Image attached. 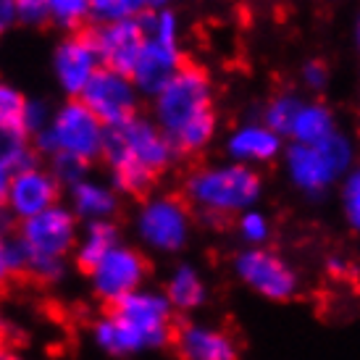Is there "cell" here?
I'll return each instance as SVG.
<instances>
[{"mask_svg": "<svg viewBox=\"0 0 360 360\" xmlns=\"http://www.w3.org/2000/svg\"><path fill=\"white\" fill-rule=\"evenodd\" d=\"M176 331V310L163 290H142L110 305L92 323V342L108 358H131L169 347Z\"/></svg>", "mask_w": 360, "mask_h": 360, "instance_id": "1", "label": "cell"}, {"mask_svg": "<svg viewBox=\"0 0 360 360\" xmlns=\"http://www.w3.org/2000/svg\"><path fill=\"white\" fill-rule=\"evenodd\" d=\"M176 148L153 116H134L105 131L103 163L113 190L124 198H150L155 179L176 160Z\"/></svg>", "mask_w": 360, "mask_h": 360, "instance_id": "2", "label": "cell"}, {"mask_svg": "<svg viewBox=\"0 0 360 360\" xmlns=\"http://www.w3.org/2000/svg\"><path fill=\"white\" fill-rule=\"evenodd\" d=\"M153 119L176 153L205 150L216 134L213 87L200 66L184 63L176 77L153 98Z\"/></svg>", "mask_w": 360, "mask_h": 360, "instance_id": "3", "label": "cell"}, {"mask_svg": "<svg viewBox=\"0 0 360 360\" xmlns=\"http://www.w3.org/2000/svg\"><path fill=\"white\" fill-rule=\"evenodd\" d=\"M79 231L82 221L63 202L53 205L51 210H42L40 216L19 221L16 240L27 258L24 276L40 284H58L66 276V263L74 255Z\"/></svg>", "mask_w": 360, "mask_h": 360, "instance_id": "4", "label": "cell"}, {"mask_svg": "<svg viewBox=\"0 0 360 360\" xmlns=\"http://www.w3.org/2000/svg\"><path fill=\"white\" fill-rule=\"evenodd\" d=\"M260 198V176L245 163H216L187 174L184 200L208 219L245 213Z\"/></svg>", "mask_w": 360, "mask_h": 360, "instance_id": "5", "label": "cell"}, {"mask_svg": "<svg viewBox=\"0 0 360 360\" xmlns=\"http://www.w3.org/2000/svg\"><path fill=\"white\" fill-rule=\"evenodd\" d=\"M145 24V51H142L131 82L140 90L142 98H155L166 84H169L176 71L184 66L181 56V24L176 11H145L142 13Z\"/></svg>", "mask_w": 360, "mask_h": 360, "instance_id": "6", "label": "cell"}, {"mask_svg": "<svg viewBox=\"0 0 360 360\" xmlns=\"http://www.w3.org/2000/svg\"><path fill=\"white\" fill-rule=\"evenodd\" d=\"M108 127L92 113L79 98L63 101L53 113V121L34 137V150L42 158L71 155L84 163H95L103 158Z\"/></svg>", "mask_w": 360, "mask_h": 360, "instance_id": "7", "label": "cell"}, {"mask_svg": "<svg viewBox=\"0 0 360 360\" xmlns=\"http://www.w3.org/2000/svg\"><path fill=\"white\" fill-rule=\"evenodd\" d=\"M134 234L142 248L160 255L184 250L192 234L190 202L176 195H150L134 213Z\"/></svg>", "mask_w": 360, "mask_h": 360, "instance_id": "8", "label": "cell"}, {"mask_svg": "<svg viewBox=\"0 0 360 360\" xmlns=\"http://www.w3.org/2000/svg\"><path fill=\"white\" fill-rule=\"evenodd\" d=\"M350 160L352 148L342 134H331L329 140L316 142V145L295 142L287 153L292 181L305 192L326 190L331 181L345 174Z\"/></svg>", "mask_w": 360, "mask_h": 360, "instance_id": "9", "label": "cell"}, {"mask_svg": "<svg viewBox=\"0 0 360 360\" xmlns=\"http://www.w3.org/2000/svg\"><path fill=\"white\" fill-rule=\"evenodd\" d=\"M150 274V263L137 248H131L127 242H121L116 250H110L105 258L87 274L92 295L103 305H116L127 295L145 287Z\"/></svg>", "mask_w": 360, "mask_h": 360, "instance_id": "10", "label": "cell"}, {"mask_svg": "<svg viewBox=\"0 0 360 360\" xmlns=\"http://www.w3.org/2000/svg\"><path fill=\"white\" fill-rule=\"evenodd\" d=\"M103 69L101 56L95 51L90 32H74L63 34L51 56V71L58 90L66 95V101L82 98L92 77Z\"/></svg>", "mask_w": 360, "mask_h": 360, "instance_id": "11", "label": "cell"}, {"mask_svg": "<svg viewBox=\"0 0 360 360\" xmlns=\"http://www.w3.org/2000/svg\"><path fill=\"white\" fill-rule=\"evenodd\" d=\"M79 101L110 129V127H119V124L134 119L140 113L142 95L134 87L129 74H121V71L103 66L92 77L87 90L82 92Z\"/></svg>", "mask_w": 360, "mask_h": 360, "instance_id": "12", "label": "cell"}, {"mask_svg": "<svg viewBox=\"0 0 360 360\" xmlns=\"http://www.w3.org/2000/svg\"><path fill=\"white\" fill-rule=\"evenodd\" d=\"M60 192H63V187L53 176V171L48 166L34 163V166H27L11 176L3 210L19 224V221L40 216L42 210H51L53 205H58Z\"/></svg>", "mask_w": 360, "mask_h": 360, "instance_id": "13", "label": "cell"}, {"mask_svg": "<svg viewBox=\"0 0 360 360\" xmlns=\"http://www.w3.org/2000/svg\"><path fill=\"white\" fill-rule=\"evenodd\" d=\"M90 37L95 42V51L101 56L103 66L129 74V77L134 74V66H137V60L145 51V40H148L142 16L95 24L90 30Z\"/></svg>", "mask_w": 360, "mask_h": 360, "instance_id": "14", "label": "cell"}, {"mask_svg": "<svg viewBox=\"0 0 360 360\" xmlns=\"http://www.w3.org/2000/svg\"><path fill=\"white\" fill-rule=\"evenodd\" d=\"M234 271L250 290L269 300H287L292 297V292L297 290L295 274L287 269V263L279 255L269 250L250 248V250L240 252L234 258Z\"/></svg>", "mask_w": 360, "mask_h": 360, "instance_id": "15", "label": "cell"}, {"mask_svg": "<svg viewBox=\"0 0 360 360\" xmlns=\"http://www.w3.org/2000/svg\"><path fill=\"white\" fill-rule=\"evenodd\" d=\"M171 347L179 360H240V347L231 334L205 323H179Z\"/></svg>", "mask_w": 360, "mask_h": 360, "instance_id": "16", "label": "cell"}, {"mask_svg": "<svg viewBox=\"0 0 360 360\" xmlns=\"http://www.w3.org/2000/svg\"><path fill=\"white\" fill-rule=\"evenodd\" d=\"M66 192H69V208L74 210V216L82 224H90V221H113V216L119 213L121 195L113 190V184H108V181L87 176L79 184L69 187Z\"/></svg>", "mask_w": 360, "mask_h": 360, "instance_id": "17", "label": "cell"}, {"mask_svg": "<svg viewBox=\"0 0 360 360\" xmlns=\"http://www.w3.org/2000/svg\"><path fill=\"white\" fill-rule=\"evenodd\" d=\"M281 137L276 131H271L266 124H242L229 134L226 140V153L234 163H263L279 155Z\"/></svg>", "mask_w": 360, "mask_h": 360, "instance_id": "18", "label": "cell"}, {"mask_svg": "<svg viewBox=\"0 0 360 360\" xmlns=\"http://www.w3.org/2000/svg\"><path fill=\"white\" fill-rule=\"evenodd\" d=\"M121 245V229L116 221H90L82 224L79 240L74 248V263L77 269L90 274L110 250Z\"/></svg>", "mask_w": 360, "mask_h": 360, "instance_id": "19", "label": "cell"}, {"mask_svg": "<svg viewBox=\"0 0 360 360\" xmlns=\"http://www.w3.org/2000/svg\"><path fill=\"white\" fill-rule=\"evenodd\" d=\"M163 292H166L171 308L176 310V313H192V310L200 308L205 297H208L202 276L198 274V269H192L187 263H181V266L171 271Z\"/></svg>", "mask_w": 360, "mask_h": 360, "instance_id": "20", "label": "cell"}, {"mask_svg": "<svg viewBox=\"0 0 360 360\" xmlns=\"http://www.w3.org/2000/svg\"><path fill=\"white\" fill-rule=\"evenodd\" d=\"M34 163H37V150H34V140L27 134V129L19 121L0 119V166L16 174Z\"/></svg>", "mask_w": 360, "mask_h": 360, "instance_id": "21", "label": "cell"}, {"mask_svg": "<svg viewBox=\"0 0 360 360\" xmlns=\"http://www.w3.org/2000/svg\"><path fill=\"white\" fill-rule=\"evenodd\" d=\"M331 134H337L334 129V119H331L329 108L323 105H302L300 116L295 121V129H292V137L300 145H316V142L329 140Z\"/></svg>", "mask_w": 360, "mask_h": 360, "instance_id": "22", "label": "cell"}, {"mask_svg": "<svg viewBox=\"0 0 360 360\" xmlns=\"http://www.w3.org/2000/svg\"><path fill=\"white\" fill-rule=\"evenodd\" d=\"M92 19L90 0H48V24L63 30L66 34L79 32Z\"/></svg>", "mask_w": 360, "mask_h": 360, "instance_id": "23", "label": "cell"}, {"mask_svg": "<svg viewBox=\"0 0 360 360\" xmlns=\"http://www.w3.org/2000/svg\"><path fill=\"white\" fill-rule=\"evenodd\" d=\"M305 103L300 98H295V95H279V98H274V101L266 105L263 110V124L269 127L271 131H276V134H290L292 137V129H295V121L300 116V110Z\"/></svg>", "mask_w": 360, "mask_h": 360, "instance_id": "24", "label": "cell"}, {"mask_svg": "<svg viewBox=\"0 0 360 360\" xmlns=\"http://www.w3.org/2000/svg\"><path fill=\"white\" fill-rule=\"evenodd\" d=\"M27 274V258L16 234H8L6 221L0 219V287H6L13 276Z\"/></svg>", "mask_w": 360, "mask_h": 360, "instance_id": "25", "label": "cell"}, {"mask_svg": "<svg viewBox=\"0 0 360 360\" xmlns=\"http://www.w3.org/2000/svg\"><path fill=\"white\" fill-rule=\"evenodd\" d=\"M92 3V19L98 24L121 19H137L145 13L142 0H90Z\"/></svg>", "mask_w": 360, "mask_h": 360, "instance_id": "26", "label": "cell"}, {"mask_svg": "<svg viewBox=\"0 0 360 360\" xmlns=\"http://www.w3.org/2000/svg\"><path fill=\"white\" fill-rule=\"evenodd\" d=\"M53 113H56V108H51V103L45 101V98H27L24 110H21L19 116V124L27 129V134H30L32 140H34L53 121Z\"/></svg>", "mask_w": 360, "mask_h": 360, "instance_id": "27", "label": "cell"}, {"mask_svg": "<svg viewBox=\"0 0 360 360\" xmlns=\"http://www.w3.org/2000/svg\"><path fill=\"white\" fill-rule=\"evenodd\" d=\"M48 169L53 171V176L60 181L63 190H69L74 184H79L82 179L90 176V163H84L79 158H71V155H56L48 160Z\"/></svg>", "mask_w": 360, "mask_h": 360, "instance_id": "28", "label": "cell"}, {"mask_svg": "<svg viewBox=\"0 0 360 360\" xmlns=\"http://www.w3.org/2000/svg\"><path fill=\"white\" fill-rule=\"evenodd\" d=\"M16 24L24 27H45L48 24V0H13Z\"/></svg>", "mask_w": 360, "mask_h": 360, "instance_id": "29", "label": "cell"}, {"mask_svg": "<svg viewBox=\"0 0 360 360\" xmlns=\"http://www.w3.org/2000/svg\"><path fill=\"white\" fill-rule=\"evenodd\" d=\"M237 229H240L242 240H248L250 245H258V242H263L266 237H269V221H266L263 213H258V210L250 208L240 216Z\"/></svg>", "mask_w": 360, "mask_h": 360, "instance_id": "30", "label": "cell"}, {"mask_svg": "<svg viewBox=\"0 0 360 360\" xmlns=\"http://www.w3.org/2000/svg\"><path fill=\"white\" fill-rule=\"evenodd\" d=\"M24 103H27V95H24L16 84L0 82V119L19 121L21 110H24Z\"/></svg>", "mask_w": 360, "mask_h": 360, "instance_id": "31", "label": "cell"}, {"mask_svg": "<svg viewBox=\"0 0 360 360\" xmlns=\"http://www.w3.org/2000/svg\"><path fill=\"white\" fill-rule=\"evenodd\" d=\"M345 213L352 229L360 231V169L352 171L350 179L345 181Z\"/></svg>", "mask_w": 360, "mask_h": 360, "instance_id": "32", "label": "cell"}, {"mask_svg": "<svg viewBox=\"0 0 360 360\" xmlns=\"http://www.w3.org/2000/svg\"><path fill=\"white\" fill-rule=\"evenodd\" d=\"M326 79H329V71H326V66H323L321 60H310V63H305V69H302V82L308 84L310 90H321V87L326 84Z\"/></svg>", "mask_w": 360, "mask_h": 360, "instance_id": "33", "label": "cell"}, {"mask_svg": "<svg viewBox=\"0 0 360 360\" xmlns=\"http://www.w3.org/2000/svg\"><path fill=\"white\" fill-rule=\"evenodd\" d=\"M11 24H16V13H13V0H3V3H0V32L8 30Z\"/></svg>", "mask_w": 360, "mask_h": 360, "instance_id": "34", "label": "cell"}, {"mask_svg": "<svg viewBox=\"0 0 360 360\" xmlns=\"http://www.w3.org/2000/svg\"><path fill=\"white\" fill-rule=\"evenodd\" d=\"M11 176H13V171H8L6 166H0V208H3V202H6V195H8Z\"/></svg>", "mask_w": 360, "mask_h": 360, "instance_id": "35", "label": "cell"}, {"mask_svg": "<svg viewBox=\"0 0 360 360\" xmlns=\"http://www.w3.org/2000/svg\"><path fill=\"white\" fill-rule=\"evenodd\" d=\"M176 0H142V6H145V11H163L169 8V6H174Z\"/></svg>", "mask_w": 360, "mask_h": 360, "instance_id": "36", "label": "cell"}, {"mask_svg": "<svg viewBox=\"0 0 360 360\" xmlns=\"http://www.w3.org/2000/svg\"><path fill=\"white\" fill-rule=\"evenodd\" d=\"M0 360H21L16 352H8V350H0Z\"/></svg>", "mask_w": 360, "mask_h": 360, "instance_id": "37", "label": "cell"}, {"mask_svg": "<svg viewBox=\"0 0 360 360\" xmlns=\"http://www.w3.org/2000/svg\"><path fill=\"white\" fill-rule=\"evenodd\" d=\"M3 340H6V323H3V316H0V350H3Z\"/></svg>", "mask_w": 360, "mask_h": 360, "instance_id": "38", "label": "cell"}, {"mask_svg": "<svg viewBox=\"0 0 360 360\" xmlns=\"http://www.w3.org/2000/svg\"><path fill=\"white\" fill-rule=\"evenodd\" d=\"M355 42H358V48H360V16H358V21H355Z\"/></svg>", "mask_w": 360, "mask_h": 360, "instance_id": "39", "label": "cell"}, {"mask_svg": "<svg viewBox=\"0 0 360 360\" xmlns=\"http://www.w3.org/2000/svg\"><path fill=\"white\" fill-rule=\"evenodd\" d=\"M0 3H3V0H0Z\"/></svg>", "mask_w": 360, "mask_h": 360, "instance_id": "40", "label": "cell"}]
</instances>
